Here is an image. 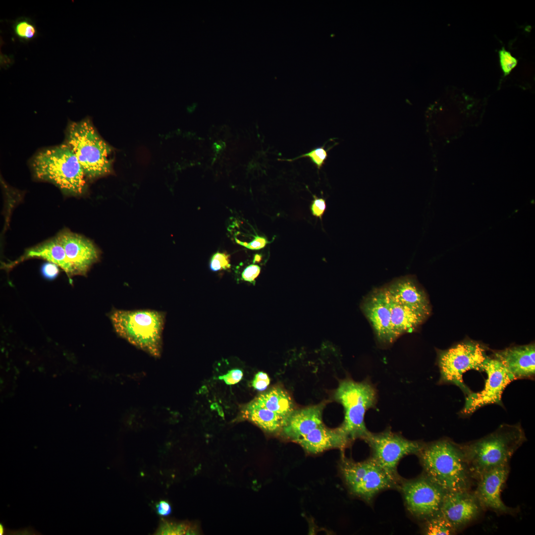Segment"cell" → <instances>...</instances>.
Returning a JSON list of instances; mask_svg holds the SVG:
<instances>
[{
	"label": "cell",
	"instance_id": "cell-18",
	"mask_svg": "<svg viewBox=\"0 0 535 535\" xmlns=\"http://www.w3.org/2000/svg\"><path fill=\"white\" fill-rule=\"evenodd\" d=\"M388 297L396 303L428 316L430 307L428 298L413 277H401L385 286Z\"/></svg>",
	"mask_w": 535,
	"mask_h": 535
},
{
	"label": "cell",
	"instance_id": "cell-22",
	"mask_svg": "<svg viewBox=\"0 0 535 535\" xmlns=\"http://www.w3.org/2000/svg\"><path fill=\"white\" fill-rule=\"evenodd\" d=\"M242 413L245 419L270 434H280L285 421L274 412L259 405L254 400L245 406Z\"/></svg>",
	"mask_w": 535,
	"mask_h": 535
},
{
	"label": "cell",
	"instance_id": "cell-30",
	"mask_svg": "<svg viewBox=\"0 0 535 535\" xmlns=\"http://www.w3.org/2000/svg\"><path fill=\"white\" fill-rule=\"evenodd\" d=\"M270 383V379L268 374L263 372L257 373L252 382V385L254 389L259 391L265 390Z\"/></svg>",
	"mask_w": 535,
	"mask_h": 535
},
{
	"label": "cell",
	"instance_id": "cell-7",
	"mask_svg": "<svg viewBox=\"0 0 535 535\" xmlns=\"http://www.w3.org/2000/svg\"><path fill=\"white\" fill-rule=\"evenodd\" d=\"M339 471L349 493L371 504L380 492L397 489L400 482L389 475L370 458L356 462L342 453Z\"/></svg>",
	"mask_w": 535,
	"mask_h": 535
},
{
	"label": "cell",
	"instance_id": "cell-17",
	"mask_svg": "<svg viewBox=\"0 0 535 535\" xmlns=\"http://www.w3.org/2000/svg\"><path fill=\"white\" fill-rule=\"evenodd\" d=\"M325 404L321 402L299 409H294L286 419L280 434L294 442L323 424L322 412Z\"/></svg>",
	"mask_w": 535,
	"mask_h": 535
},
{
	"label": "cell",
	"instance_id": "cell-16",
	"mask_svg": "<svg viewBox=\"0 0 535 535\" xmlns=\"http://www.w3.org/2000/svg\"><path fill=\"white\" fill-rule=\"evenodd\" d=\"M507 371L517 379L530 378L535 374V346L534 343L515 346L493 352Z\"/></svg>",
	"mask_w": 535,
	"mask_h": 535
},
{
	"label": "cell",
	"instance_id": "cell-39",
	"mask_svg": "<svg viewBox=\"0 0 535 535\" xmlns=\"http://www.w3.org/2000/svg\"><path fill=\"white\" fill-rule=\"evenodd\" d=\"M261 260V256L259 255H256L254 258V261H259Z\"/></svg>",
	"mask_w": 535,
	"mask_h": 535
},
{
	"label": "cell",
	"instance_id": "cell-11",
	"mask_svg": "<svg viewBox=\"0 0 535 535\" xmlns=\"http://www.w3.org/2000/svg\"><path fill=\"white\" fill-rule=\"evenodd\" d=\"M487 374L484 387L481 391L472 392L466 396L465 403L460 414L467 416L489 404L503 407L502 395L506 386L514 380L503 364L494 357L488 356L483 367Z\"/></svg>",
	"mask_w": 535,
	"mask_h": 535
},
{
	"label": "cell",
	"instance_id": "cell-37",
	"mask_svg": "<svg viewBox=\"0 0 535 535\" xmlns=\"http://www.w3.org/2000/svg\"><path fill=\"white\" fill-rule=\"evenodd\" d=\"M216 409L217 411L218 412L219 415L220 416L223 417L224 415H223V412L222 411V408L220 406H218Z\"/></svg>",
	"mask_w": 535,
	"mask_h": 535
},
{
	"label": "cell",
	"instance_id": "cell-33",
	"mask_svg": "<svg viewBox=\"0 0 535 535\" xmlns=\"http://www.w3.org/2000/svg\"><path fill=\"white\" fill-rule=\"evenodd\" d=\"M235 240L238 244L248 249L253 250L262 249L264 248L267 244L269 243L266 238L258 235L256 236L254 239L250 243L240 241L236 238H235Z\"/></svg>",
	"mask_w": 535,
	"mask_h": 535
},
{
	"label": "cell",
	"instance_id": "cell-36",
	"mask_svg": "<svg viewBox=\"0 0 535 535\" xmlns=\"http://www.w3.org/2000/svg\"><path fill=\"white\" fill-rule=\"evenodd\" d=\"M157 513L163 516H168L171 512V508L168 502L160 501L156 506Z\"/></svg>",
	"mask_w": 535,
	"mask_h": 535
},
{
	"label": "cell",
	"instance_id": "cell-8",
	"mask_svg": "<svg viewBox=\"0 0 535 535\" xmlns=\"http://www.w3.org/2000/svg\"><path fill=\"white\" fill-rule=\"evenodd\" d=\"M482 344L466 340L449 349L437 351V363L440 372L439 384H454L467 396L472 391L464 382V374L469 370L483 371L488 357Z\"/></svg>",
	"mask_w": 535,
	"mask_h": 535
},
{
	"label": "cell",
	"instance_id": "cell-1",
	"mask_svg": "<svg viewBox=\"0 0 535 535\" xmlns=\"http://www.w3.org/2000/svg\"><path fill=\"white\" fill-rule=\"evenodd\" d=\"M416 455L423 474L445 491L470 489L473 479L462 444L447 438L424 442Z\"/></svg>",
	"mask_w": 535,
	"mask_h": 535
},
{
	"label": "cell",
	"instance_id": "cell-2",
	"mask_svg": "<svg viewBox=\"0 0 535 535\" xmlns=\"http://www.w3.org/2000/svg\"><path fill=\"white\" fill-rule=\"evenodd\" d=\"M29 165L35 179L52 183L64 195L80 197L87 191L83 170L64 142L39 150L30 160Z\"/></svg>",
	"mask_w": 535,
	"mask_h": 535
},
{
	"label": "cell",
	"instance_id": "cell-19",
	"mask_svg": "<svg viewBox=\"0 0 535 535\" xmlns=\"http://www.w3.org/2000/svg\"><path fill=\"white\" fill-rule=\"evenodd\" d=\"M351 442L339 427L330 428L322 424L296 443L306 453L315 455L332 449L343 451Z\"/></svg>",
	"mask_w": 535,
	"mask_h": 535
},
{
	"label": "cell",
	"instance_id": "cell-3",
	"mask_svg": "<svg viewBox=\"0 0 535 535\" xmlns=\"http://www.w3.org/2000/svg\"><path fill=\"white\" fill-rule=\"evenodd\" d=\"M526 440L520 424H504L484 437L462 444L472 479L477 481L486 472L508 464Z\"/></svg>",
	"mask_w": 535,
	"mask_h": 535
},
{
	"label": "cell",
	"instance_id": "cell-5",
	"mask_svg": "<svg viewBox=\"0 0 535 535\" xmlns=\"http://www.w3.org/2000/svg\"><path fill=\"white\" fill-rule=\"evenodd\" d=\"M109 317L118 335L154 357H160L164 312L150 309H113Z\"/></svg>",
	"mask_w": 535,
	"mask_h": 535
},
{
	"label": "cell",
	"instance_id": "cell-23",
	"mask_svg": "<svg viewBox=\"0 0 535 535\" xmlns=\"http://www.w3.org/2000/svg\"><path fill=\"white\" fill-rule=\"evenodd\" d=\"M259 405L274 412L284 419L294 410L289 393L280 386H274L254 399Z\"/></svg>",
	"mask_w": 535,
	"mask_h": 535
},
{
	"label": "cell",
	"instance_id": "cell-25",
	"mask_svg": "<svg viewBox=\"0 0 535 535\" xmlns=\"http://www.w3.org/2000/svg\"><path fill=\"white\" fill-rule=\"evenodd\" d=\"M12 27L15 35L21 42H29L37 36L36 27L29 18L19 17L13 22Z\"/></svg>",
	"mask_w": 535,
	"mask_h": 535
},
{
	"label": "cell",
	"instance_id": "cell-28",
	"mask_svg": "<svg viewBox=\"0 0 535 535\" xmlns=\"http://www.w3.org/2000/svg\"><path fill=\"white\" fill-rule=\"evenodd\" d=\"M209 267L213 271H217L221 270H226L230 268L229 255L224 253L217 252L214 253L211 257Z\"/></svg>",
	"mask_w": 535,
	"mask_h": 535
},
{
	"label": "cell",
	"instance_id": "cell-13",
	"mask_svg": "<svg viewBox=\"0 0 535 535\" xmlns=\"http://www.w3.org/2000/svg\"><path fill=\"white\" fill-rule=\"evenodd\" d=\"M482 507L470 490L446 492L440 513L458 530L475 521Z\"/></svg>",
	"mask_w": 535,
	"mask_h": 535
},
{
	"label": "cell",
	"instance_id": "cell-6",
	"mask_svg": "<svg viewBox=\"0 0 535 535\" xmlns=\"http://www.w3.org/2000/svg\"><path fill=\"white\" fill-rule=\"evenodd\" d=\"M333 397L344 410L340 428L351 442L357 439L364 440L370 432L365 423V414L369 409L374 408L377 401L374 386L367 379L357 382L346 378L339 381Z\"/></svg>",
	"mask_w": 535,
	"mask_h": 535
},
{
	"label": "cell",
	"instance_id": "cell-15",
	"mask_svg": "<svg viewBox=\"0 0 535 535\" xmlns=\"http://www.w3.org/2000/svg\"><path fill=\"white\" fill-rule=\"evenodd\" d=\"M508 464L489 470L477 481L474 492L482 508L498 513H514L516 509L507 506L501 499L500 492L509 473Z\"/></svg>",
	"mask_w": 535,
	"mask_h": 535
},
{
	"label": "cell",
	"instance_id": "cell-14",
	"mask_svg": "<svg viewBox=\"0 0 535 535\" xmlns=\"http://www.w3.org/2000/svg\"><path fill=\"white\" fill-rule=\"evenodd\" d=\"M55 237L63 247L75 275H85L98 261L99 250L87 238L65 229Z\"/></svg>",
	"mask_w": 535,
	"mask_h": 535
},
{
	"label": "cell",
	"instance_id": "cell-29",
	"mask_svg": "<svg viewBox=\"0 0 535 535\" xmlns=\"http://www.w3.org/2000/svg\"><path fill=\"white\" fill-rule=\"evenodd\" d=\"M499 56L501 69L504 76L509 74L517 64V59L504 48L499 51Z\"/></svg>",
	"mask_w": 535,
	"mask_h": 535
},
{
	"label": "cell",
	"instance_id": "cell-12",
	"mask_svg": "<svg viewBox=\"0 0 535 535\" xmlns=\"http://www.w3.org/2000/svg\"><path fill=\"white\" fill-rule=\"evenodd\" d=\"M362 308L378 342L385 345L393 343L396 339L392 329L390 303L384 288L373 290L365 298Z\"/></svg>",
	"mask_w": 535,
	"mask_h": 535
},
{
	"label": "cell",
	"instance_id": "cell-34",
	"mask_svg": "<svg viewBox=\"0 0 535 535\" xmlns=\"http://www.w3.org/2000/svg\"><path fill=\"white\" fill-rule=\"evenodd\" d=\"M261 268L257 265L251 264L247 266L241 274L242 279L246 281L254 283L255 279L260 273Z\"/></svg>",
	"mask_w": 535,
	"mask_h": 535
},
{
	"label": "cell",
	"instance_id": "cell-32",
	"mask_svg": "<svg viewBox=\"0 0 535 535\" xmlns=\"http://www.w3.org/2000/svg\"><path fill=\"white\" fill-rule=\"evenodd\" d=\"M41 271L43 276L46 279L53 280L59 273V267L54 263L47 262L42 265Z\"/></svg>",
	"mask_w": 535,
	"mask_h": 535
},
{
	"label": "cell",
	"instance_id": "cell-38",
	"mask_svg": "<svg viewBox=\"0 0 535 535\" xmlns=\"http://www.w3.org/2000/svg\"><path fill=\"white\" fill-rule=\"evenodd\" d=\"M4 533V529L3 526L1 524H0V535H3Z\"/></svg>",
	"mask_w": 535,
	"mask_h": 535
},
{
	"label": "cell",
	"instance_id": "cell-10",
	"mask_svg": "<svg viewBox=\"0 0 535 535\" xmlns=\"http://www.w3.org/2000/svg\"><path fill=\"white\" fill-rule=\"evenodd\" d=\"M397 489L410 514L422 522L440 512L446 493L423 474L413 479L402 478Z\"/></svg>",
	"mask_w": 535,
	"mask_h": 535
},
{
	"label": "cell",
	"instance_id": "cell-9",
	"mask_svg": "<svg viewBox=\"0 0 535 535\" xmlns=\"http://www.w3.org/2000/svg\"><path fill=\"white\" fill-rule=\"evenodd\" d=\"M364 440L370 448V458L398 481L402 479L397 472L400 461L407 455H416L425 442L407 439L390 428L378 433L370 431Z\"/></svg>",
	"mask_w": 535,
	"mask_h": 535
},
{
	"label": "cell",
	"instance_id": "cell-26",
	"mask_svg": "<svg viewBox=\"0 0 535 535\" xmlns=\"http://www.w3.org/2000/svg\"><path fill=\"white\" fill-rule=\"evenodd\" d=\"M195 529L190 524L186 523L176 524L167 521L161 522L157 535H192L195 533Z\"/></svg>",
	"mask_w": 535,
	"mask_h": 535
},
{
	"label": "cell",
	"instance_id": "cell-27",
	"mask_svg": "<svg viewBox=\"0 0 535 535\" xmlns=\"http://www.w3.org/2000/svg\"><path fill=\"white\" fill-rule=\"evenodd\" d=\"M329 150L328 149H325L324 146L317 147L313 149L309 152L304 154L298 157L284 160L292 161L300 158H308L318 169H320L325 163V160L328 157L327 152Z\"/></svg>",
	"mask_w": 535,
	"mask_h": 535
},
{
	"label": "cell",
	"instance_id": "cell-31",
	"mask_svg": "<svg viewBox=\"0 0 535 535\" xmlns=\"http://www.w3.org/2000/svg\"><path fill=\"white\" fill-rule=\"evenodd\" d=\"M243 375L241 370L234 369L229 371L226 374L219 376L218 379L223 380L227 385H233L242 379Z\"/></svg>",
	"mask_w": 535,
	"mask_h": 535
},
{
	"label": "cell",
	"instance_id": "cell-21",
	"mask_svg": "<svg viewBox=\"0 0 535 535\" xmlns=\"http://www.w3.org/2000/svg\"><path fill=\"white\" fill-rule=\"evenodd\" d=\"M388 298L391 326L396 339L402 334L414 331L428 317L425 314L400 305Z\"/></svg>",
	"mask_w": 535,
	"mask_h": 535
},
{
	"label": "cell",
	"instance_id": "cell-20",
	"mask_svg": "<svg viewBox=\"0 0 535 535\" xmlns=\"http://www.w3.org/2000/svg\"><path fill=\"white\" fill-rule=\"evenodd\" d=\"M34 258H41L56 264L65 272L70 279L75 275L65 251L56 237L28 249L15 263Z\"/></svg>",
	"mask_w": 535,
	"mask_h": 535
},
{
	"label": "cell",
	"instance_id": "cell-4",
	"mask_svg": "<svg viewBox=\"0 0 535 535\" xmlns=\"http://www.w3.org/2000/svg\"><path fill=\"white\" fill-rule=\"evenodd\" d=\"M77 158L87 179L94 180L112 171V148L89 117L68 122L64 141Z\"/></svg>",
	"mask_w": 535,
	"mask_h": 535
},
{
	"label": "cell",
	"instance_id": "cell-24",
	"mask_svg": "<svg viewBox=\"0 0 535 535\" xmlns=\"http://www.w3.org/2000/svg\"><path fill=\"white\" fill-rule=\"evenodd\" d=\"M422 522V533L424 535H454L457 532L440 512Z\"/></svg>",
	"mask_w": 535,
	"mask_h": 535
},
{
	"label": "cell",
	"instance_id": "cell-35",
	"mask_svg": "<svg viewBox=\"0 0 535 535\" xmlns=\"http://www.w3.org/2000/svg\"><path fill=\"white\" fill-rule=\"evenodd\" d=\"M314 199L312 202L311 210L313 215L321 218L326 209V203L323 198H319L314 195Z\"/></svg>",
	"mask_w": 535,
	"mask_h": 535
}]
</instances>
